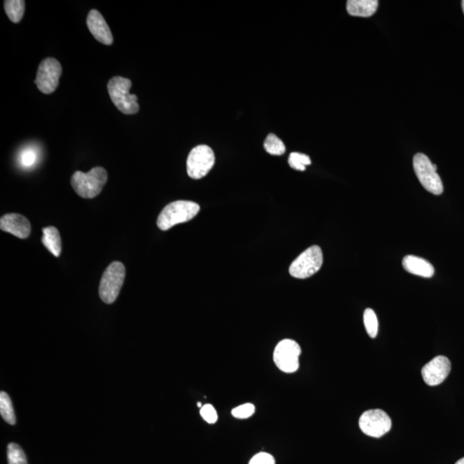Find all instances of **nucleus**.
<instances>
[{
    "mask_svg": "<svg viewBox=\"0 0 464 464\" xmlns=\"http://www.w3.org/2000/svg\"><path fill=\"white\" fill-rule=\"evenodd\" d=\"M198 204L188 200H177L168 204L157 218V227L168 231L178 224L188 222L198 214Z\"/></svg>",
    "mask_w": 464,
    "mask_h": 464,
    "instance_id": "nucleus-1",
    "label": "nucleus"
},
{
    "mask_svg": "<svg viewBox=\"0 0 464 464\" xmlns=\"http://www.w3.org/2000/svg\"><path fill=\"white\" fill-rule=\"evenodd\" d=\"M107 181L106 170L103 167H96L88 173L76 171L72 175L71 184L77 195L82 198L93 199L103 191Z\"/></svg>",
    "mask_w": 464,
    "mask_h": 464,
    "instance_id": "nucleus-2",
    "label": "nucleus"
},
{
    "mask_svg": "<svg viewBox=\"0 0 464 464\" xmlns=\"http://www.w3.org/2000/svg\"><path fill=\"white\" fill-rule=\"evenodd\" d=\"M131 87V80L122 77H112L108 84L112 103L124 115H135L139 110L138 97L129 93Z\"/></svg>",
    "mask_w": 464,
    "mask_h": 464,
    "instance_id": "nucleus-3",
    "label": "nucleus"
},
{
    "mask_svg": "<svg viewBox=\"0 0 464 464\" xmlns=\"http://www.w3.org/2000/svg\"><path fill=\"white\" fill-rule=\"evenodd\" d=\"M126 269L119 262H112L104 271L99 286V296L105 304H113L124 283Z\"/></svg>",
    "mask_w": 464,
    "mask_h": 464,
    "instance_id": "nucleus-4",
    "label": "nucleus"
},
{
    "mask_svg": "<svg viewBox=\"0 0 464 464\" xmlns=\"http://www.w3.org/2000/svg\"><path fill=\"white\" fill-rule=\"evenodd\" d=\"M413 164L417 178L425 191L432 195H441L444 191V186L437 173V165L432 164L429 157L423 153H418L414 157Z\"/></svg>",
    "mask_w": 464,
    "mask_h": 464,
    "instance_id": "nucleus-5",
    "label": "nucleus"
},
{
    "mask_svg": "<svg viewBox=\"0 0 464 464\" xmlns=\"http://www.w3.org/2000/svg\"><path fill=\"white\" fill-rule=\"evenodd\" d=\"M322 263L323 255L321 248L318 245H313L295 259L290 266L289 273L291 276L297 279H307L321 269Z\"/></svg>",
    "mask_w": 464,
    "mask_h": 464,
    "instance_id": "nucleus-6",
    "label": "nucleus"
},
{
    "mask_svg": "<svg viewBox=\"0 0 464 464\" xmlns=\"http://www.w3.org/2000/svg\"><path fill=\"white\" fill-rule=\"evenodd\" d=\"M301 347L293 340H281L274 349L273 360L276 367L286 374H293L300 368Z\"/></svg>",
    "mask_w": 464,
    "mask_h": 464,
    "instance_id": "nucleus-7",
    "label": "nucleus"
},
{
    "mask_svg": "<svg viewBox=\"0 0 464 464\" xmlns=\"http://www.w3.org/2000/svg\"><path fill=\"white\" fill-rule=\"evenodd\" d=\"M214 163H215V156H214L213 151L209 146H196L188 154V175L195 180L202 179L212 170Z\"/></svg>",
    "mask_w": 464,
    "mask_h": 464,
    "instance_id": "nucleus-8",
    "label": "nucleus"
},
{
    "mask_svg": "<svg viewBox=\"0 0 464 464\" xmlns=\"http://www.w3.org/2000/svg\"><path fill=\"white\" fill-rule=\"evenodd\" d=\"M358 425L365 435L381 438L392 429V420L385 411L371 409L362 414Z\"/></svg>",
    "mask_w": 464,
    "mask_h": 464,
    "instance_id": "nucleus-9",
    "label": "nucleus"
},
{
    "mask_svg": "<svg viewBox=\"0 0 464 464\" xmlns=\"http://www.w3.org/2000/svg\"><path fill=\"white\" fill-rule=\"evenodd\" d=\"M62 73L61 63L55 58H47L41 62L35 84L44 94H51L57 89Z\"/></svg>",
    "mask_w": 464,
    "mask_h": 464,
    "instance_id": "nucleus-10",
    "label": "nucleus"
},
{
    "mask_svg": "<svg viewBox=\"0 0 464 464\" xmlns=\"http://www.w3.org/2000/svg\"><path fill=\"white\" fill-rule=\"evenodd\" d=\"M452 364L448 358L437 356L424 365L421 370L423 380L429 386L441 385L451 371Z\"/></svg>",
    "mask_w": 464,
    "mask_h": 464,
    "instance_id": "nucleus-11",
    "label": "nucleus"
},
{
    "mask_svg": "<svg viewBox=\"0 0 464 464\" xmlns=\"http://www.w3.org/2000/svg\"><path fill=\"white\" fill-rule=\"evenodd\" d=\"M88 29L96 40L104 45H112L114 41L111 30L102 14L97 10H91L87 17Z\"/></svg>",
    "mask_w": 464,
    "mask_h": 464,
    "instance_id": "nucleus-12",
    "label": "nucleus"
},
{
    "mask_svg": "<svg viewBox=\"0 0 464 464\" xmlns=\"http://www.w3.org/2000/svg\"><path fill=\"white\" fill-rule=\"evenodd\" d=\"M0 229L20 239L30 237L31 224L26 217L17 213H9L0 219Z\"/></svg>",
    "mask_w": 464,
    "mask_h": 464,
    "instance_id": "nucleus-13",
    "label": "nucleus"
},
{
    "mask_svg": "<svg viewBox=\"0 0 464 464\" xmlns=\"http://www.w3.org/2000/svg\"><path fill=\"white\" fill-rule=\"evenodd\" d=\"M403 269L414 276L432 278L434 276V268L430 262L416 255H407L403 260Z\"/></svg>",
    "mask_w": 464,
    "mask_h": 464,
    "instance_id": "nucleus-14",
    "label": "nucleus"
},
{
    "mask_svg": "<svg viewBox=\"0 0 464 464\" xmlns=\"http://www.w3.org/2000/svg\"><path fill=\"white\" fill-rule=\"evenodd\" d=\"M377 0H349L347 3L348 14L354 17H370L377 12Z\"/></svg>",
    "mask_w": 464,
    "mask_h": 464,
    "instance_id": "nucleus-15",
    "label": "nucleus"
},
{
    "mask_svg": "<svg viewBox=\"0 0 464 464\" xmlns=\"http://www.w3.org/2000/svg\"><path fill=\"white\" fill-rule=\"evenodd\" d=\"M44 235L41 238L42 244L51 254L54 255L55 258H59L61 255L62 244L61 235L57 229L54 226H48L42 229Z\"/></svg>",
    "mask_w": 464,
    "mask_h": 464,
    "instance_id": "nucleus-16",
    "label": "nucleus"
},
{
    "mask_svg": "<svg viewBox=\"0 0 464 464\" xmlns=\"http://www.w3.org/2000/svg\"><path fill=\"white\" fill-rule=\"evenodd\" d=\"M6 15L14 23H19L24 15L26 2L23 0H6L3 2Z\"/></svg>",
    "mask_w": 464,
    "mask_h": 464,
    "instance_id": "nucleus-17",
    "label": "nucleus"
},
{
    "mask_svg": "<svg viewBox=\"0 0 464 464\" xmlns=\"http://www.w3.org/2000/svg\"><path fill=\"white\" fill-rule=\"evenodd\" d=\"M0 414L3 420L10 425L16 424V416L14 413L12 400L6 392L0 394Z\"/></svg>",
    "mask_w": 464,
    "mask_h": 464,
    "instance_id": "nucleus-18",
    "label": "nucleus"
},
{
    "mask_svg": "<svg viewBox=\"0 0 464 464\" xmlns=\"http://www.w3.org/2000/svg\"><path fill=\"white\" fill-rule=\"evenodd\" d=\"M39 160L38 150L35 147H26L19 155V164L23 168H30L37 164Z\"/></svg>",
    "mask_w": 464,
    "mask_h": 464,
    "instance_id": "nucleus-19",
    "label": "nucleus"
},
{
    "mask_svg": "<svg viewBox=\"0 0 464 464\" xmlns=\"http://www.w3.org/2000/svg\"><path fill=\"white\" fill-rule=\"evenodd\" d=\"M264 149L266 152L274 155V156H281L286 153V146L284 145L282 140L278 138L273 133L267 137L264 142Z\"/></svg>",
    "mask_w": 464,
    "mask_h": 464,
    "instance_id": "nucleus-20",
    "label": "nucleus"
},
{
    "mask_svg": "<svg viewBox=\"0 0 464 464\" xmlns=\"http://www.w3.org/2000/svg\"><path fill=\"white\" fill-rule=\"evenodd\" d=\"M364 325L368 336L375 338L378 333V320L372 309H367L364 312Z\"/></svg>",
    "mask_w": 464,
    "mask_h": 464,
    "instance_id": "nucleus-21",
    "label": "nucleus"
},
{
    "mask_svg": "<svg viewBox=\"0 0 464 464\" xmlns=\"http://www.w3.org/2000/svg\"><path fill=\"white\" fill-rule=\"evenodd\" d=\"M9 464H28L26 456L19 445L10 443L7 450Z\"/></svg>",
    "mask_w": 464,
    "mask_h": 464,
    "instance_id": "nucleus-22",
    "label": "nucleus"
},
{
    "mask_svg": "<svg viewBox=\"0 0 464 464\" xmlns=\"http://www.w3.org/2000/svg\"><path fill=\"white\" fill-rule=\"evenodd\" d=\"M288 163L294 170L304 171L307 165L311 164V160L307 155L293 153L290 154Z\"/></svg>",
    "mask_w": 464,
    "mask_h": 464,
    "instance_id": "nucleus-23",
    "label": "nucleus"
},
{
    "mask_svg": "<svg viewBox=\"0 0 464 464\" xmlns=\"http://www.w3.org/2000/svg\"><path fill=\"white\" fill-rule=\"evenodd\" d=\"M255 407L252 403H245L235 407L231 411L232 416L238 419H247L255 414Z\"/></svg>",
    "mask_w": 464,
    "mask_h": 464,
    "instance_id": "nucleus-24",
    "label": "nucleus"
},
{
    "mask_svg": "<svg viewBox=\"0 0 464 464\" xmlns=\"http://www.w3.org/2000/svg\"><path fill=\"white\" fill-rule=\"evenodd\" d=\"M200 416H202L204 420L209 424H214L218 420V414L215 407L211 405V404H206V405L202 406V409H200Z\"/></svg>",
    "mask_w": 464,
    "mask_h": 464,
    "instance_id": "nucleus-25",
    "label": "nucleus"
},
{
    "mask_svg": "<svg viewBox=\"0 0 464 464\" xmlns=\"http://www.w3.org/2000/svg\"><path fill=\"white\" fill-rule=\"evenodd\" d=\"M249 464H276V460L269 453L260 452L253 456Z\"/></svg>",
    "mask_w": 464,
    "mask_h": 464,
    "instance_id": "nucleus-26",
    "label": "nucleus"
},
{
    "mask_svg": "<svg viewBox=\"0 0 464 464\" xmlns=\"http://www.w3.org/2000/svg\"><path fill=\"white\" fill-rule=\"evenodd\" d=\"M456 464H464V458L458 460V461L456 462Z\"/></svg>",
    "mask_w": 464,
    "mask_h": 464,
    "instance_id": "nucleus-27",
    "label": "nucleus"
},
{
    "mask_svg": "<svg viewBox=\"0 0 464 464\" xmlns=\"http://www.w3.org/2000/svg\"><path fill=\"white\" fill-rule=\"evenodd\" d=\"M462 6H463V12H464V0H463V1L462 2Z\"/></svg>",
    "mask_w": 464,
    "mask_h": 464,
    "instance_id": "nucleus-28",
    "label": "nucleus"
}]
</instances>
